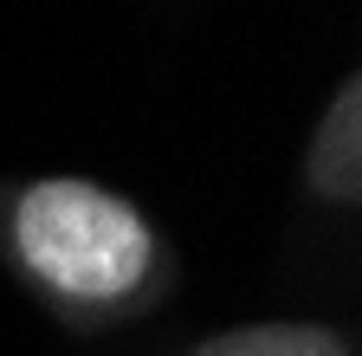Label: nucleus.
Returning a JSON list of instances; mask_svg holds the SVG:
<instances>
[{
	"mask_svg": "<svg viewBox=\"0 0 362 356\" xmlns=\"http://www.w3.org/2000/svg\"><path fill=\"white\" fill-rule=\"evenodd\" d=\"M13 240L26 265L71 298H117L149 272V220L98 182L52 175L33 182L13 207Z\"/></svg>",
	"mask_w": 362,
	"mask_h": 356,
	"instance_id": "nucleus-1",
	"label": "nucleus"
},
{
	"mask_svg": "<svg viewBox=\"0 0 362 356\" xmlns=\"http://www.w3.org/2000/svg\"><path fill=\"white\" fill-rule=\"evenodd\" d=\"M310 188L317 195H330V201H356L362 195V84L343 78V91L330 98L324 123H317V137H310Z\"/></svg>",
	"mask_w": 362,
	"mask_h": 356,
	"instance_id": "nucleus-2",
	"label": "nucleus"
},
{
	"mask_svg": "<svg viewBox=\"0 0 362 356\" xmlns=\"http://www.w3.org/2000/svg\"><path fill=\"white\" fill-rule=\"evenodd\" d=\"M188 356H349V343L324 324H240L207 337Z\"/></svg>",
	"mask_w": 362,
	"mask_h": 356,
	"instance_id": "nucleus-3",
	"label": "nucleus"
}]
</instances>
